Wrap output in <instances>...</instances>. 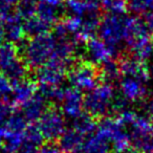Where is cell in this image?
<instances>
[{
    "label": "cell",
    "mask_w": 153,
    "mask_h": 153,
    "mask_svg": "<svg viewBox=\"0 0 153 153\" xmlns=\"http://www.w3.org/2000/svg\"><path fill=\"white\" fill-rule=\"evenodd\" d=\"M57 38L53 34L39 35L22 42L21 57L30 69H39L47 64L53 57Z\"/></svg>",
    "instance_id": "6da1fadb"
},
{
    "label": "cell",
    "mask_w": 153,
    "mask_h": 153,
    "mask_svg": "<svg viewBox=\"0 0 153 153\" xmlns=\"http://www.w3.org/2000/svg\"><path fill=\"white\" fill-rule=\"evenodd\" d=\"M114 100L112 84L103 82L84 97V109L94 119H104L112 109Z\"/></svg>",
    "instance_id": "7a4b0ae2"
},
{
    "label": "cell",
    "mask_w": 153,
    "mask_h": 153,
    "mask_svg": "<svg viewBox=\"0 0 153 153\" xmlns=\"http://www.w3.org/2000/svg\"><path fill=\"white\" fill-rule=\"evenodd\" d=\"M27 69L17 44L7 41L0 44V72L12 83L25 79Z\"/></svg>",
    "instance_id": "3957f363"
},
{
    "label": "cell",
    "mask_w": 153,
    "mask_h": 153,
    "mask_svg": "<svg viewBox=\"0 0 153 153\" xmlns=\"http://www.w3.org/2000/svg\"><path fill=\"white\" fill-rule=\"evenodd\" d=\"M97 134L112 143L115 153H126L131 148L130 135L117 117H104L97 127Z\"/></svg>",
    "instance_id": "277c9868"
},
{
    "label": "cell",
    "mask_w": 153,
    "mask_h": 153,
    "mask_svg": "<svg viewBox=\"0 0 153 153\" xmlns=\"http://www.w3.org/2000/svg\"><path fill=\"white\" fill-rule=\"evenodd\" d=\"M126 22L127 17H124L123 15H106L102 18L98 30L100 39L117 49L122 42H125Z\"/></svg>",
    "instance_id": "5b68a950"
},
{
    "label": "cell",
    "mask_w": 153,
    "mask_h": 153,
    "mask_svg": "<svg viewBox=\"0 0 153 153\" xmlns=\"http://www.w3.org/2000/svg\"><path fill=\"white\" fill-rule=\"evenodd\" d=\"M68 79L76 89L90 91L97 87L101 80L100 69L89 61L80 62L68 72Z\"/></svg>",
    "instance_id": "8992f818"
},
{
    "label": "cell",
    "mask_w": 153,
    "mask_h": 153,
    "mask_svg": "<svg viewBox=\"0 0 153 153\" xmlns=\"http://www.w3.org/2000/svg\"><path fill=\"white\" fill-rule=\"evenodd\" d=\"M37 125L44 140L48 142L59 140L66 130L63 113L56 107H48L40 117Z\"/></svg>",
    "instance_id": "52a82bcc"
},
{
    "label": "cell",
    "mask_w": 153,
    "mask_h": 153,
    "mask_svg": "<svg viewBox=\"0 0 153 153\" xmlns=\"http://www.w3.org/2000/svg\"><path fill=\"white\" fill-rule=\"evenodd\" d=\"M151 30L145 23L144 19L138 17H127L125 33V43L131 53H134L151 42Z\"/></svg>",
    "instance_id": "ba28073f"
},
{
    "label": "cell",
    "mask_w": 153,
    "mask_h": 153,
    "mask_svg": "<svg viewBox=\"0 0 153 153\" xmlns=\"http://www.w3.org/2000/svg\"><path fill=\"white\" fill-rule=\"evenodd\" d=\"M70 66L57 60H51L44 66L37 69L36 82L38 86L59 87L63 83Z\"/></svg>",
    "instance_id": "9c48e42d"
},
{
    "label": "cell",
    "mask_w": 153,
    "mask_h": 153,
    "mask_svg": "<svg viewBox=\"0 0 153 153\" xmlns=\"http://www.w3.org/2000/svg\"><path fill=\"white\" fill-rule=\"evenodd\" d=\"M0 21L2 23L4 39L14 44L22 43L25 37L23 28V19L14 10L9 13L0 15Z\"/></svg>",
    "instance_id": "30bf717a"
},
{
    "label": "cell",
    "mask_w": 153,
    "mask_h": 153,
    "mask_svg": "<svg viewBox=\"0 0 153 153\" xmlns=\"http://www.w3.org/2000/svg\"><path fill=\"white\" fill-rule=\"evenodd\" d=\"M117 49L109 46L100 38H92L86 42V55L88 61L94 65H102L105 62L113 59Z\"/></svg>",
    "instance_id": "8fae6325"
},
{
    "label": "cell",
    "mask_w": 153,
    "mask_h": 153,
    "mask_svg": "<svg viewBox=\"0 0 153 153\" xmlns=\"http://www.w3.org/2000/svg\"><path fill=\"white\" fill-rule=\"evenodd\" d=\"M60 104L64 114L74 120L83 113L82 110L84 109V97L82 96L81 90L76 88H65Z\"/></svg>",
    "instance_id": "7c38bea8"
},
{
    "label": "cell",
    "mask_w": 153,
    "mask_h": 153,
    "mask_svg": "<svg viewBox=\"0 0 153 153\" xmlns=\"http://www.w3.org/2000/svg\"><path fill=\"white\" fill-rule=\"evenodd\" d=\"M120 89L123 98L127 102L142 101L147 96V87L145 82L135 78L124 76L120 81Z\"/></svg>",
    "instance_id": "4fadbf2b"
},
{
    "label": "cell",
    "mask_w": 153,
    "mask_h": 153,
    "mask_svg": "<svg viewBox=\"0 0 153 153\" xmlns=\"http://www.w3.org/2000/svg\"><path fill=\"white\" fill-rule=\"evenodd\" d=\"M12 84H13V90H12L11 102L13 103L14 106L21 107L37 94L36 91L38 87L36 82L32 79L25 78Z\"/></svg>",
    "instance_id": "5bb4252c"
},
{
    "label": "cell",
    "mask_w": 153,
    "mask_h": 153,
    "mask_svg": "<svg viewBox=\"0 0 153 153\" xmlns=\"http://www.w3.org/2000/svg\"><path fill=\"white\" fill-rule=\"evenodd\" d=\"M122 74L125 76L135 78L146 82L150 76V70L145 65L144 62L140 61L134 57H124L120 61Z\"/></svg>",
    "instance_id": "9a60e30c"
},
{
    "label": "cell",
    "mask_w": 153,
    "mask_h": 153,
    "mask_svg": "<svg viewBox=\"0 0 153 153\" xmlns=\"http://www.w3.org/2000/svg\"><path fill=\"white\" fill-rule=\"evenodd\" d=\"M47 102L41 94H36L28 102L21 106V113L28 123H35L39 121L43 113L48 108Z\"/></svg>",
    "instance_id": "2e32d148"
},
{
    "label": "cell",
    "mask_w": 153,
    "mask_h": 153,
    "mask_svg": "<svg viewBox=\"0 0 153 153\" xmlns=\"http://www.w3.org/2000/svg\"><path fill=\"white\" fill-rule=\"evenodd\" d=\"M85 136L78 132L74 128L67 129L63 132L61 137L59 138V147L62 152L65 153H76L80 151L84 143Z\"/></svg>",
    "instance_id": "e0dca14e"
},
{
    "label": "cell",
    "mask_w": 153,
    "mask_h": 153,
    "mask_svg": "<svg viewBox=\"0 0 153 153\" xmlns=\"http://www.w3.org/2000/svg\"><path fill=\"white\" fill-rule=\"evenodd\" d=\"M111 147L108 140L94 134L84 140L80 153H110Z\"/></svg>",
    "instance_id": "ac0fdd59"
},
{
    "label": "cell",
    "mask_w": 153,
    "mask_h": 153,
    "mask_svg": "<svg viewBox=\"0 0 153 153\" xmlns=\"http://www.w3.org/2000/svg\"><path fill=\"white\" fill-rule=\"evenodd\" d=\"M65 9L69 16L83 18L92 13L99 12V7L86 2L85 0H67L65 2Z\"/></svg>",
    "instance_id": "d6986e66"
},
{
    "label": "cell",
    "mask_w": 153,
    "mask_h": 153,
    "mask_svg": "<svg viewBox=\"0 0 153 153\" xmlns=\"http://www.w3.org/2000/svg\"><path fill=\"white\" fill-rule=\"evenodd\" d=\"M58 7L46 0H39L36 15L49 25H53L60 21V9Z\"/></svg>",
    "instance_id": "ffe728a7"
},
{
    "label": "cell",
    "mask_w": 153,
    "mask_h": 153,
    "mask_svg": "<svg viewBox=\"0 0 153 153\" xmlns=\"http://www.w3.org/2000/svg\"><path fill=\"white\" fill-rule=\"evenodd\" d=\"M51 25L42 20L40 17L37 15L32 16V17L27 18V19L23 20V28L25 36L33 38V37L39 36V35H43L48 33V30L51 28Z\"/></svg>",
    "instance_id": "44dd1931"
},
{
    "label": "cell",
    "mask_w": 153,
    "mask_h": 153,
    "mask_svg": "<svg viewBox=\"0 0 153 153\" xmlns=\"http://www.w3.org/2000/svg\"><path fill=\"white\" fill-rule=\"evenodd\" d=\"M121 74L122 71L120 67V62L111 59L102 64V68L100 69V76L103 82L111 84L117 81L121 78Z\"/></svg>",
    "instance_id": "7402d4cb"
},
{
    "label": "cell",
    "mask_w": 153,
    "mask_h": 153,
    "mask_svg": "<svg viewBox=\"0 0 153 153\" xmlns=\"http://www.w3.org/2000/svg\"><path fill=\"white\" fill-rule=\"evenodd\" d=\"M97 127L98 125L96 123V119L88 113H82L81 115L74 120V124H72V128L83 134L84 136L92 133L97 129Z\"/></svg>",
    "instance_id": "603a6c76"
},
{
    "label": "cell",
    "mask_w": 153,
    "mask_h": 153,
    "mask_svg": "<svg viewBox=\"0 0 153 153\" xmlns=\"http://www.w3.org/2000/svg\"><path fill=\"white\" fill-rule=\"evenodd\" d=\"M39 0H19L15 7V11L23 20L35 16L37 13Z\"/></svg>",
    "instance_id": "cb8c5ba5"
},
{
    "label": "cell",
    "mask_w": 153,
    "mask_h": 153,
    "mask_svg": "<svg viewBox=\"0 0 153 153\" xmlns=\"http://www.w3.org/2000/svg\"><path fill=\"white\" fill-rule=\"evenodd\" d=\"M101 3L108 14L123 15L128 9V0H102Z\"/></svg>",
    "instance_id": "d4e9b609"
},
{
    "label": "cell",
    "mask_w": 153,
    "mask_h": 153,
    "mask_svg": "<svg viewBox=\"0 0 153 153\" xmlns=\"http://www.w3.org/2000/svg\"><path fill=\"white\" fill-rule=\"evenodd\" d=\"M128 7L134 14L146 15L153 12V0H128Z\"/></svg>",
    "instance_id": "484cf974"
},
{
    "label": "cell",
    "mask_w": 153,
    "mask_h": 153,
    "mask_svg": "<svg viewBox=\"0 0 153 153\" xmlns=\"http://www.w3.org/2000/svg\"><path fill=\"white\" fill-rule=\"evenodd\" d=\"M14 112H15V106L12 102L5 101L0 103V128H5Z\"/></svg>",
    "instance_id": "4316f807"
},
{
    "label": "cell",
    "mask_w": 153,
    "mask_h": 153,
    "mask_svg": "<svg viewBox=\"0 0 153 153\" xmlns=\"http://www.w3.org/2000/svg\"><path fill=\"white\" fill-rule=\"evenodd\" d=\"M24 135H25L24 140H28V142H30V143H34V144L38 145V146H41L43 140H44V137H43L38 125H35V124L28 125L27 129L25 130Z\"/></svg>",
    "instance_id": "83f0119b"
},
{
    "label": "cell",
    "mask_w": 153,
    "mask_h": 153,
    "mask_svg": "<svg viewBox=\"0 0 153 153\" xmlns=\"http://www.w3.org/2000/svg\"><path fill=\"white\" fill-rule=\"evenodd\" d=\"M12 90H13V84L4 74L0 72V103L5 102L11 98Z\"/></svg>",
    "instance_id": "f1b7e54d"
},
{
    "label": "cell",
    "mask_w": 153,
    "mask_h": 153,
    "mask_svg": "<svg viewBox=\"0 0 153 153\" xmlns=\"http://www.w3.org/2000/svg\"><path fill=\"white\" fill-rule=\"evenodd\" d=\"M40 148L41 147L38 146V145L24 140L20 148L15 153H40Z\"/></svg>",
    "instance_id": "f546056e"
},
{
    "label": "cell",
    "mask_w": 153,
    "mask_h": 153,
    "mask_svg": "<svg viewBox=\"0 0 153 153\" xmlns=\"http://www.w3.org/2000/svg\"><path fill=\"white\" fill-rule=\"evenodd\" d=\"M19 0H0V15L14 11Z\"/></svg>",
    "instance_id": "4dcf8cb0"
},
{
    "label": "cell",
    "mask_w": 153,
    "mask_h": 153,
    "mask_svg": "<svg viewBox=\"0 0 153 153\" xmlns=\"http://www.w3.org/2000/svg\"><path fill=\"white\" fill-rule=\"evenodd\" d=\"M40 153H62V150L57 145L53 144V143H48V144L41 147Z\"/></svg>",
    "instance_id": "1f68e13d"
},
{
    "label": "cell",
    "mask_w": 153,
    "mask_h": 153,
    "mask_svg": "<svg viewBox=\"0 0 153 153\" xmlns=\"http://www.w3.org/2000/svg\"><path fill=\"white\" fill-rule=\"evenodd\" d=\"M144 21L145 23L147 24L148 28L153 32V12H150V13H147L146 15H144Z\"/></svg>",
    "instance_id": "d6a6232c"
},
{
    "label": "cell",
    "mask_w": 153,
    "mask_h": 153,
    "mask_svg": "<svg viewBox=\"0 0 153 153\" xmlns=\"http://www.w3.org/2000/svg\"><path fill=\"white\" fill-rule=\"evenodd\" d=\"M142 153H153V136L146 143L144 148L140 151Z\"/></svg>",
    "instance_id": "836d02e7"
},
{
    "label": "cell",
    "mask_w": 153,
    "mask_h": 153,
    "mask_svg": "<svg viewBox=\"0 0 153 153\" xmlns=\"http://www.w3.org/2000/svg\"><path fill=\"white\" fill-rule=\"evenodd\" d=\"M5 138V128H0V151H2Z\"/></svg>",
    "instance_id": "e575fe53"
},
{
    "label": "cell",
    "mask_w": 153,
    "mask_h": 153,
    "mask_svg": "<svg viewBox=\"0 0 153 153\" xmlns=\"http://www.w3.org/2000/svg\"><path fill=\"white\" fill-rule=\"evenodd\" d=\"M147 111H148L149 115H150V119H152L153 117V99L150 100V102L147 105Z\"/></svg>",
    "instance_id": "d590c367"
},
{
    "label": "cell",
    "mask_w": 153,
    "mask_h": 153,
    "mask_svg": "<svg viewBox=\"0 0 153 153\" xmlns=\"http://www.w3.org/2000/svg\"><path fill=\"white\" fill-rule=\"evenodd\" d=\"M46 1H48V2L53 3V4H55V5H60V4H62V3H65L67 0H46Z\"/></svg>",
    "instance_id": "8d00e7d4"
},
{
    "label": "cell",
    "mask_w": 153,
    "mask_h": 153,
    "mask_svg": "<svg viewBox=\"0 0 153 153\" xmlns=\"http://www.w3.org/2000/svg\"><path fill=\"white\" fill-rule=\"evenodd\" d=\"M3 40H4V32H3L2 23L0 21V44L3 42Z\"/></svg>",
    "instance_id": "74e56055"
},
{
    "label": "cell",
    "mask_w": 153,
    "mask_h": 153,
    "mask_svg": "<svg viewBox=\"0 0 153 153\" xmlns=\"http://www.w3.org/2000/svg\"><path fill=\"white\" fill-rule=\"evenodd\" d=\"M86 2L90 3V4H94V5H97V7H99V3L102 1V0H85Z\"/></svg>",
    "instance_id": "f35d334b"
},
{
    "label": "cell",
    "mask_w": 153,
    "mask_h": 153,
    "mask_svg": "<svg viewBox=\"0 0 153 153\" xmlns=\"http://www.w3.org/2000/svg\"><path fill=\"white\" fill-rule=\"evenodd\" d=\"M126 153H142V152H140V151L135 150V149H132V150L128 151V152H126Z\"/></svg>",
    "instance_id": "ab89813d"
}]
</instances>
